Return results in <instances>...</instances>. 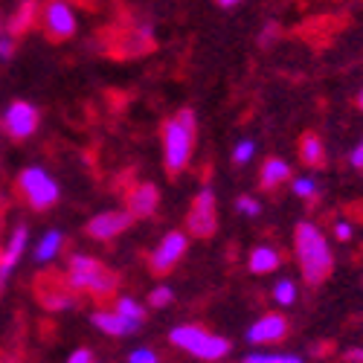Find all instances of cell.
<instances>
[{
  "instance_id": "obj_26",
  "label": "cell",
  "mask_w": 363,
  "mask_h": 363,
  "mask_svg": "<svg viewBox=\"0 0 363 363\" xmlns=\"http://www.w3.org/2000/svg\"><path fill=\"white\" fill-rule=\"evenodd\" d=\"M148 302H151V306H155V308H163V306H169V302H172V288H166V285L155 288V291L148 294Z\"/></svg>"
},
{
  "instance_id": "obj_34",
  "label": "cell",
  "mask_w": 363,
  "mask_h": 363,
  "mask_svg": "<svg viewBox=\"0 0 363 363\" xmlns=\"http://www.w3.org/2000/svg\"><path fill=\"white\" fill-rule=\"evenodd\" d=\"M216 4H218V6H224V9H233V6H238V4H241V0H216Z\"/></svg>"
},
{
  "instance_id": "obj_35",
  "label": "cell",
  "mask_w": 363,
  "mask_h": 363,
  "mask_svg": "<svg viewBox=\"0 0 363 363\" xmlns=\"http://www.w3.org/2000/svg\"><path fill=\"white\" fill-rule=\"evenodd\" d=\"M357 105H360V111H363V90H360V96H357Z\"/></svg>"
},
{
  "instance_id": "obj_7",
  "label": "cell",
  "mask_w": 363,
  "mask_h": 363,
  "mask_svg": "<svg viewBox=\"0 0 363 363\" xmlns=\"http://www.w3.org/2000/svg\"><path fill=\"white\" fill-rule=\"evenodd\" d=\"M218 224V213H216V195L213 189H201L189 206V216H186V230L198 238H206L216 233Z\"/></svg>"
},
{
  "instance_id": "obj_13",
  "label": "cell",
  "mask_w": 363,
  "mask_h": 363,
  "mask_svg": "<svg viewBox=\"0 0 363 363\" xmlns=\"http://www.w3.org/2000/svg\"><path fill=\"white\" fill-rule=\"evenodd\" d=\"M157 201H160V195H157V186L155 184H140L131 192V198H128V213L134 218H148L157 209Z\"/></svg>"
},
{
  "instance_id": "obj_25",
  "label": "cell",
  "mask_w": 363,
  "mask_h": 363,
  "mask_svg": "<svg viewBox=\"0 0 363 363\" xmlns=\"http://www.w3.org/2000/svg\"><path fill=\"white\" fill-rule=\"evenodd\" d=\"M235 209H238L241 216H247V218H256V216L262 213V203H259V201H253L250 195H241V198L235 201Z\"/></svg>"
},
{
  "instance_id": "obj_28",
  "label": "cell",
  "mask_w": 363,
  "mask_h": 363,
  "mask_svg": "<svg viewBox=\"0 0 363 363\" xmlns=\"http://www.w3.org/2000/svg\"><path fill=\"white\" fill-rule=\"evenodd\" d=\"M128 363H157V354L151 349H134L128 354Z\"/></svg>"
},
{
  "instance_id": "obj_21",
  "label": "cell",
  "mask_w": 363,
  "mask_h": 363,
  "mask_svg": "<svg viewBox=\"0 0 363 363\" xmlns=\"http://www.w3.org/2000/svg\"><path fill=\"white\" fill-rule=\"evenodd\" d=\"M116 314H123V317H128V320H137V323H143V317H145V308L140 306L137 299H131V296H119V299H116Z\"/></svg>"
},
{
  "instance_id": "obj_3",
  "label": "cell",
  "mask_w": 363,
  "mask_h": 363,
  "mask_svg": "<svg viewBox=\"0 0 363 363\" xmlns=\"http://www.w3.org/2000/svg\"><path fill=\"white\" fill-rule=\"evenodd\" d=\"M169 340L177 349H184L206 363H218L230 354V343L221 335H213V331H206L201 325H177V328H172Z\"/></svg>"
},
{
  "instance_id": "obj_22",
  "label": "cell",
  "mask_w": 363,
  "mask_h": 363,
  "mask_svg": "<svg viewBox=\"0 0 363 363\" xmlns=\"http://www.w3.org/2000/svg\"><path fill=\"white\" fill-rule=\"evenodd\" d=\"M274 299L279 302V306H294L296 302V282L294 279H279L277 285H274Z\"/></svg>"
},
{
  "instance_id": "obj_27",
  "label": "cell",
  "mask_w": 363,
  "mask_h": 363,
  "mask_svg": "<svg viewBox=\"0 0 363 363\" xmlns=\"http://www.w3.org/2000/svg\"><path fill=\"white\" fill-rule=\"evenodd\" d=\"M12 55H15V35L0 33V62H9Z\"/></svg>"
},
{
  "instance_id": "obj_23",
  "label": "cell",
  "mask_w": 363,
  "mask_h": 363,
  "mask_svg": "<svg viewBox=\"0 0 363 363\" xmlns=\"http://www.w3.org/2000/svg\"><path fill=\"white\" fill-rule=\"evenodd\" d=\"M253 155H256V143H253V140H238V143L233 145V163H235V166L250 163Z\"/></svg>"
},
{
  "instance_id": "obj_10",
  "label": "cell",
  "mask_w": 363,
  "mask_h": 363,
  "mask_svg": "<svg viewBox=\"0 0 363 363\" xmlns=\"http://www.w3.org/2000/svg\"><path fill=\"white\" fill-rule=\"evenodd\" d=\"M131 221H134L131 213H116V209L113 213H99V216L90 218L87 233L94 238H99V241H108V238H116L119 233H125L131 227Z\"/></svg>"
},
{
  "instance_id": "obj_20",
  "label": "cell",
  "mask_w": 363,
  "mask_h": 363,
  "mask_svg": "<svg viewBox=\"0 0 363 363\" xmlns=\"http://www.w3.org/2000/svg\"><path fill=\"white\" fill-rule=\"evenodd\" d=\"M245 363H302V357L285 352H253L245 357Z\"/></svg>"
},
{
  "instance_id": "obj_5",
  "label": "cell",
  "mask_w": 363,
  "mask_h": 363,
  "mask_svg": "<svg viewBox=\"0 0 363 363\" xmlns=\"http://www.w3.org/2000/svg\"><path fill=\"white\" fill-rule=\"evenodd\" d=\"M41 23H44V33L55 41L73 38L76 29H79L76 6L70 4V0H47V4L41 6Z\"/></svg>"
},
{
  "instance_id": "obj_33",
  "label": "cell",
  "mask_w": 363,
  "mask_h": 363,
  "mask_svg": "<svg viewBox=\"0 0 363 363\" xmlns=\"http://www.w3.org/2000/svg\"><path fill=\"white\" fill-rule=\"evenodd\" d=\"M274 33H277V23H267V26H264V33H262V41L267 44V41H270V35H274Z\"/></svg>"
},
{
  "instance_id": "obj_8",
  "label": "cell",
  "mask_w": 363,
  "mask_h": 363,
  "mask_svg": "<svg viewBox=\"0 0 363 363\" xmlns=\"http://www.w3.org/2000/svg\"><path fill=\"white\" fill-rule=\"evenodd\" d=\"M38 123H41V116H38V108L33 102H12L4 113V125L6 131L15 137V140H26V137H33L38 131Z\"/></svg>"
},
{
  "instance_id": "obj_16",
  "label": "cell",
  "mask_w": 363,
  "mask_h": 363,
  "mask_svg": "<svg viewBox=\"0 0 363 363\" xmlns=\"http://www.w3.org/2000/svg\"><path fill=\"white\" fill-rule=\"evenodd\" d=\"M282 264V256L274 250V247H256L247 259V267L253 270V274L264 277V274H274V270Z\"/></svg>"
},
{
  "instance_id": "obj_31",
  "label": "cell",
  "mask_w": 363,
  "mask_h": 363,
  "mask_svg": "<svg viewBox=\"0 0 363 363\" xmlns=\"http://www.w3.org/2000/svg\"><path fill=\"white\" fill-rule=\"evenodd\" d=\"M67 363H94V357H90L87 349H76V352L67 357Z\"/></svg>"
},
{
  "instance_id": "obj_19",
  "label": "cell",
  "mask_w": 363,
  "mask_h": 363,
  "mask_svg": "<svg viewBox=\"0 0 363 363\" xmlns=\"http://www.w3.org/2000/svg\"><path fill=\"white\" fill-rule=\"evenodd\" d=\"M62 233L58 230H50L41 241H38V247H35V262H50V259H55V253H58V247H62Z\"/></svg>"
},
{
  "instance_id": "obj_18",
  "label": "cell",
  "mask_w": 363,
  "mask_h": 363,
  "mask_svg": "<svg viewBox=\"0 0 363 363\" xmlns=\"http://www.w3.org/2000/svg\"><path fill=\"white\" fill-rule=\"evenodd\" d=\"M299 155L308 166H320L323 163V140L317 134H306L299 140Z\"/></svg>"
},
{
  "instance_id": "obj_24",
  "label": "cell",
  "mask_w": 363,
  "mask_h": 363,
  "mask_svg": "<svg viewBox=\"0 0 363 363\" xmlns=\"http://www.w3.org/2000/svg\"><path fill=\"white\" fill-rule=\"evenodd\" d=\"M294 195H299L302 201H311L320 195V186L314 177H294Z\"/></svg>"
},
{
  "instance_id": "obj_6",
  "label": "cell",
  "mask_w": 363,
  "mask_h": 363,
  "mask_svg": "<svg viewBox=\"0 0 363 363\" xmlns=\"http://www.w3.org/2000/svg\"><path fill=\"white\" fill-rule=\"evenodd\" d=\"M18 186H21V192L29 198V203H33L35 209H50L58 201V184L52 180L50 172H44L38 166L23 169L21 177H18Z\"/></svg>"
},
{
  "instance_id": "obj_4",
  "label": "cell",
  "mask_w": 363,
  "mask_h": 363,
  "mask_svg": "<svg viewBox=\"0 0 363 363\" xmlns=\"http://www.w3.org/2000/svg\"><path fill=\"white\" fill-rule=\"evenodd\" d=\"M70 285L79 291H87V294H96V296H108L119 288V279L99 259L76 253L70 259Z\"/></svg>"
},
{
  "instance_id": "obj_14",
  "label": "cell",
  "mask_w": 363,
  "mask_h": 363,
  "mask_svg": "<svg viewBox=\"0 0 363 363\" xmlns=\"http://www.w3.org/2000/svg\"><path fill=\"white\" fill-rule=\"evenodd\" d=\"M35 18H41V6L35 4V0H21V4L15 6V12L9 15V21H6V33L9 35L26 33V29H33Z\"/></svg>"
},
{
  "instance_id": "obj_15",
  "label": "cell",
  "mask_w": 363,
  "mask_h": 363,
  "mask_svg": "<svg viewBox=\"0 0 363 363\" xmlns=\"http://www.w3.org/2000/svg\"><path fill=\"white\" fill-rule=\"evenodd\" d=\"M23 247H26V227H18V230L12 233V238H9L4 256H0V285L9 279V274L15 270L18 259L23 256Z\"/></svg>"
},
{
  "instance_id": "obj_30",
  "label": "cell",
  "mask_w": 363,
  "mask_h": 363,
  "mask_svg": "<svg viewBox=\"0 0 363 363\" xmlns=\"http://www.w3.org/2000/svg\"><path fill=\"white\" fill-rule=\"evenodd\" d=\"M335 235H337L340 241H349V238H352V224H349V221H337V224H335Z\"/></svg>"
},
{
  "instance_id": "obj_1",
  "label": "cell",
  "mask_w": 363,
  "mask_h": 363,
  "mask_svg": "<svg viewBox=\"0 0 363 363\" xmlns=\"http://www.w3.org/2000/svg\"><path fill=\"white\" fill-rule=\"evenodd\" d=\"M294 241H296V262L302 270V279L308 285L325 282V277L331 274V264H335V256H331V247L325 235L320 233V227L311 221H302L296 227Z\"/></svg>"
},
{
  "instance_id": "obj_11",
  "label": "cell",
  "mask_w": 363,
  "mask_h": 363,
  "mask_svg": "<svg viewBox=\"0 0 363 363\" xmlns=\"http://www.w3.org/2000/svg\"><path fill=\"white\" fill-rule=\"evenodd\" d=\"M288 335V323L285 317L279 314H264L262 320H256V325L247 328V340L253 346H262V343H277Z\"/></svg>"
},
{
  "instance_id": "obj_17",
  "label": "cell",
  "mask_w": 363,
  "mask_h": 363,
  "mask_svg": "<svg viewBox=\"0 0 363 363\" xmlns=\"http://www.w3.org/2000/svg\"><path fill=\"white\" fill-rule=\"evenodd\" d=\"M288 177H291V166H288L285 160H279V157L264 160V166H262V186H264V189L282 186Z\"/></svg>"
},
{
  "instance_id": "obj_32",
  "label": "cell",
  "mask_w": 363,
  "mask_h": 363,
  "mask_svg": "<svg viewBox=\"0 0 363 363\" xmlns=\"http://www.w3.org/2000/svg\"><path fill=\"white\" fill-rule=\"evenodd\" d=\"M346 360L349 363H363V349H349L346 352Z\"/></svg>"
},
{
  "instance_id": "obj_9",
  "label": "cell",
  "mask_w": 363,
  "mask_h": 363,
  "mask_svg": "<svg viewBox=\"0 0 363 363\" xmlns=\"http://www.w3.org/2000/svg\"><path fill=\"white\" fill-rule=\"evenodd\" d=\"M189 247V241L184 233H169L163 235V241L155 247V253H151V270H157V274H166L169 267H174L180 259H184Z\"/></svg>"
},
{
  "instance_id": "obj_29",
  "label": "cell",
  "mask_w": 363,
  "mask_h": 363,
  "mask_svg": "<svg viewBox=\"0 0 363 363\" xmlns=\"http://www.w3.org/2000/svg\"><path fill=\"white\" fill-rule=\"evenodd\" d=\"M349 163H352V169H363V137H360V143L352 148V155H349Z\"/></svg>"
},
{
  "instance_id": "obj_12",
  "label": "cell",
  "mask_w": 363,
  "mask_h": 363,
  "mask_svg": "<svg viewBox=\"0 0 363 363\" xmlns=\"http://www.w3.org/2000/svg\"><path fill=\"white\" fill-rule=\"evenodd\" d=\"M90 320H94V325L99 331H105V335H113V337H125V335H131V331L140 328L137 320H128V317L116 314V311H94V314H90Z\"/></svg>"
},
{
  "instance_id": "obj_2",
  "label": "cell",
  "mask_w": 363,
  "mask_h": 363,
  "mask_svg": "<svg viewBox=\"0 0 363 363\" xmlns=\"http://www.w3.org/2000/svg\"><path fill=\"white\" fill-rule=\"evenodd\" d=\"M195 148V113L189 108L177 111L163 125V160L169 172L186 169Z\"/></svg>"
}]
</instances>
